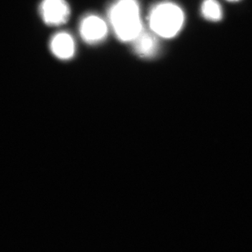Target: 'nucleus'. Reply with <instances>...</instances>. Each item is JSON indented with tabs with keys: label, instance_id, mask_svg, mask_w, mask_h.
<instances>
[{
	"label": "nucleus",
	"instance_id": "nucleus-5",
	"mask_svg": "<svg viewBox=\"0 0 252 252\" xmlns=\"http://www.w3.org/2000/svg\"><path fill=\"white\" fill-rule=\"evenodd\" d=\"M157 34L153 31L143 29L132 41L136 54L144 59H152L157 56L159 50Z\"/></svg>",
	"mask_w": 252,
	"mask_h": 252
},
{
	"label": "nucleus",
	"instance_id": "nucleus-2",
	"mask_svg": "<svg viewBox=\"0 0 252 252\" xmlns=\"http://www.w3.org/2000/svg\"><path fill=\"white\" fill-rule=\"evenodd\" d=\"M185 22L183 11L175 3H160L154 6L149 16L151 31L160 37L172 38L177 35Z\"/></svg>",
	"mask_w": 252,
	"mask_h": 252
},
{
	"label": "nucleus",
	"instance_id": "nucleus-4",
	"mask_svg": "<svg viewBox=\"0 0 252 252\" xmlns=\"http://www.w3.org/2000/svg\"><path fill=\"white\" fill-rule=\"evenodd\" d=\"M107 24L96 15H89L83 18L79 31L83 40L89 44H97L105 39L107 34Z\"/></svg>",
	"mask_w": 252,
	"mask_h": 252
},
{
	"label": "nucleus",
	"instance_id": "nucleus-6",
	"mask_svg": "<svg viewBox=\"0 0 252 252\" xmlns=\"http://www.w3.org/2000/svg\"><path fill=\"white\" fill-rule=\"evenodd\" d=\"M51 52L61 60H69L75 53V43L70 34L67 32L57 33L50 42Z\"/></svg>",
	"mask_w": 252,
	"mask_h": 252
},
{
	"label": "nucleus",
	"instance_id": "nucleus-8",
	"mask_svg": "<svg viewBox=\"0 0 252 252\" xmlns=\"http://www.w3.org/2000/svg\"><path fill=\"white\" fill-rule=\"evenodd\" d=\"M227 1H239V0H227Z\"/></svg>",
	"mask_w": 252,
	"mask_h": 252
},
{
	"label": "nucleus",
	"instance_id": "nucleus-3",
	"mask_svg": "<svg viewBox=\"0 0 252 252\" xmlns=\"http://www.w3.org/2000/svg\"><path fill=\"white\" fill-rule=\"evenodd\" d=\"M39 14L44 22L50 26L64 24L70 16V8L65 0H43Z\"/></svg>",
	"mask_w": 252,
	"mask_h": 252
},
{
	"label": "nucleus",
	"instance_id": "nucleus-1",
	"mask_svg": "<svg viewBox=\"0 0 252 252\" xmlns=\"http://www.w3.org/2000/svg\"><path fill=\"white\" fill-rule=\"evenodd\" d=\"M108 17L116 36L124 42H132L143 29L137 0H117L109 8Z\"/></svg>",
	"mask_w": 252,
	"mask_h": 252
},
{
	"label": "nucleus",
	"instance_id": "nucleus-7",
	"mask_svg": "<svg viewBox=\"0 0 252 252\" xmlns=\"http://www.w3.org/2000/svg\"><path fill=\"white\" fill-rule=\"evenodd\" d=\"M203 17L207 21L217 22L223 17V11L217 0H205L201 6Z\"/></svg>",
	"mask_w": 252,
	"mask_h": 252
}]
</instances>
